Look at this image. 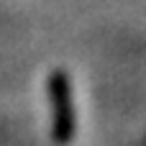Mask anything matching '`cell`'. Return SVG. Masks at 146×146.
<instances>
[{"instance_id":"1","label":"cell","mask_w":146,"mask_h":146,"mask_svg":"<svg viewBox=\"0 0 146 146\" xmlns=\"http://www.w3.org/2000/svg\"><path fill=\"white\" fill-rule=\"evenodd\" d=\"M46 92L51 100V136L56 144H69L77 131L74 115V98H72V80L67 72L54 69L46 77Z\"/></svg>"}]
</instances>
